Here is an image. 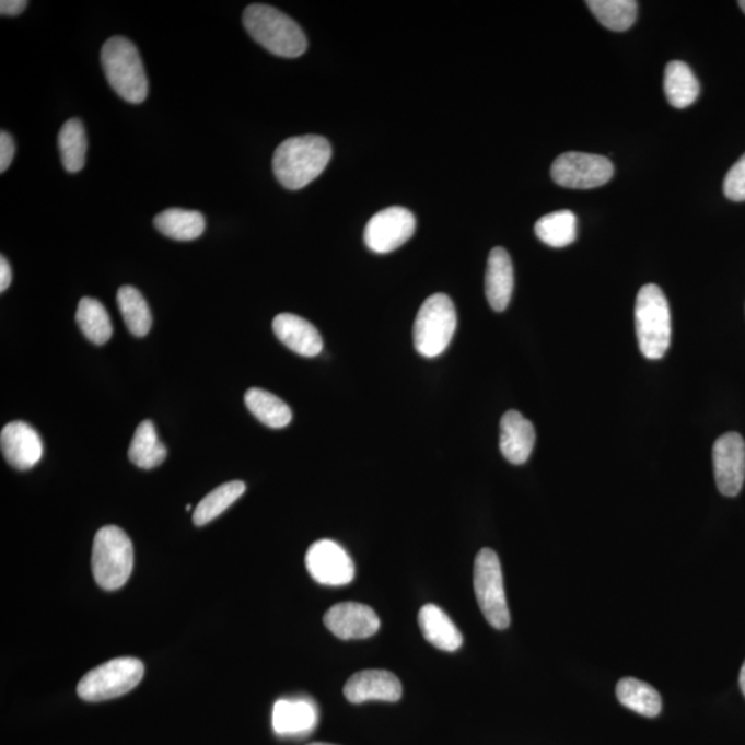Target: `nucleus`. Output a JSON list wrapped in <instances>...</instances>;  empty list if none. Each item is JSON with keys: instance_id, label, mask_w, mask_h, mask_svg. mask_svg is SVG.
I'll use <instances>...</instances> for the list:
<instances>
[{"instance_id": "obj_1", "label": "nucleus", "mask_w": 745, "mask_h": 745, "mask_svg": "<svg viewBox=\"0 0 745 745\" xmlns=\"http://www.w3.org/2000/svg\"><path fill=\"white\" fill-rule=\"evenodd\" d=\"M330 158V142L325 137H290L273 153L275 177L284 188H304L321 176L329 165Z\"/></svg>"}, {"instance_id": "obj_2", "label": "nucleus", "mask_w": 745, "mask_h": 745, "mask_svg": "<svg viewBox=\"0 0 745 745\" xmlns=\"http://www.w3.org/2000/svg\"><path fill=\"white\" fill-rule=\"evenodd\" d=\"M243 25L257 44L273 55L294 58L306 50V38L301 26L281 10L268 4H251L243 13Z\"/></svg>"}, {"instance_id": "obj_3", "label": "nucleus", "mask_w": 745, "mask_h": 745, "mask_svg": "<svg viewBox=\"0 0 745 745\" xmlns=\"http://www.w3.org/2000/svg\"><path fill=\"white\" fill-rule=\"evenodd\" d=\"M636 326L639 350L650 361L665 356L671 345V311L667 298L656 284L639 290L636 303Z\"/></svg>"}, {"instance_id": "obj_4", "label": "nucleus", "mask_w": 745, "mask_h": 745, "mask_svg": "<svg viewBox=\"0 0 745 745\" xmlns=\"http://www.w3.org/2000/svg\"><path fill=\"white\" fill-rule=\"evenodd\" d=\"M105 77L116 94L130 104H141L148 96V78L137 47L121 36L105 42L102 51Z\"/></svg>"}, {"instance_id": "obj_5", "label": "nucleus", "mask_w": 745, "mask_h": 745, "mask_svg": "<svg viewBox=\"0 0 745 745\" xmlns=\"http://www.w3.org/2000/svg\"><path fill=\"white\" fill-rule=\"evenodd\" d=\"M133 544L118 526H104L93 543L92 569L102 589L115 591L128 583L133 572Z\"/></svg>"}, {"instance_id": "obj_6", "label": "nucleus", "mask_w": 745, "mask_h": 745, "mask_svg": "<svg viewBox=\"0 0 745 745\" xmlns=\"http://www.w3.org/2000/svg\"><path fill=\"white\" fill-rule=\"evenodd\" d=\"M457 327V313L449 295L432 294L415 321V348L421 357L436 358L446 351Z\"/></svg>"}, {"instance_id": "obj_7", "label": "nucleus", "mask_w": 745, "mask_h": 745, "mask_svg": "<svg viewBox=\"0 0 745 745\" xmlns=\"http://www.w3.org/2000/svg\"><path fill=\"white\" fill-rule=\"evenodd\" d=\"M144 676V664L139 659L119 657L89 671L78 685L84 701L97 702L129 694Z\"/></svg>"}, {"instance_id": "obj_8", "label": "nucleus", "mask_w": 745, "mask_h": 745, "mask_svg": "<svg viewBox=\"0 0 745 745\" xmlns=\"http://www.w3.org/2000/svg\"><path fill=\"white\" fill-rule=\"evenodd\" d=\"M474 589L480 612L496 630L510 627L511 615L507 605L503 570L493 549L484 548L475 558Z\"/></svg>"}, {"instance_id": "obj_9", "label": "nucleus", "mask_w": 745, "mask_h": 745, "mask_svg": "<svg viewBox=\"0 0 745 745\" xmlns=\"http://www.w3.org/2000/svg\"><path fill=\"white\" fill-rule=\"evenodd\" d=\"M615 166L605 156L594 153L567 152L555 160L554 182L564 188L590 189L610 182Z\"/></svg>"}, {"instance_id": "obj_10", "label": "nucleus", "mask_w": 745, "mask_h": 745, "mask_svg": "<svg viewBox=\"0 0 745 745\" xmlns=\"http://www.w3.org/2000/svg\"><path fill=\"white\" fill-rule=\"evenodd\" d=\"M416 231V217L410 210L393 206L374 214L364 229V243L374 253L385 255L405 245Z\"/></svg>"}, {"instance_id": "obj_11", "label": "nucleus", "mask_w": 745, "mask_h": 745, "mask_svg": "<svg viewBox=\"0 0 745 745\" xmlns=\"http://www.w3.org/2000/svg\"><path fill=\"white\" fill-rule=\"evenodd\" d=\"M311 578L324 585H346L356 578V564L346 549L333 540H319L305 555Z\"/></svg>"}, {"instance_id": "obj_12", "label": "nucleus", "mask_w": 745, "mask_h": 745, "mask_svg": "<svg viewBox=\"0 0 745 745\" xmlns=\"http://www.w3.org/2000/svg\"><path fill=\"white\" fill-rule=\"evenodd\" d=\"M713 474L723 496L736 497L745 480V442L736 432L718 438L712 449Z\"/></svg>"}, {"instance_id": "obj_13", "label": "nucleus", "mask_w": 745, "mask_h": 745, "mask_svg": "<svg viewBox=\"0 0 745 745\" xmlns=\"http://www.w3.org/2000/svg\"><path fill=\"white\" fill-rule=\"evenodd\" d=\"M324 621L327 630L345 641L373 637L380 630L377 613L357 602H342L331 606L326 612Z\"/></svg>"}, {"instance_id": "obj_14", "label": "nucleus", "mask_w": 745, "mask_h": 745, "mask_svg": "<svg viewBox=\"0 0 745 745\" xmlns=\"http://www.w3.org/2000/svg\"><path fill=\"white\" fill-rule=\"evenodd\" d=\"M0 447L7 462L21 472L35 467L44 454L39 433L24 421L4 426L0 433Z\"/></svg>"}, {"instance_id": "obj_15", "label": "nucleus", "mask_w": 745, "mask_h": 745, "mask_svg": "<svg viewBox=\"0 0 745 745\" xmlns=\"http://www.w3.org/2000/svg\"><path fill=\"white\" fill-rule=\"evenodd\" d=\"M345 696L352 705L373 700L394 702L401 697V685L389 671L364 670L348 679Z\"/></svg>"}, {"instance_id": "obj_16", "label": "nucleus", "mask_w": 745, "mask_h": 745, "mask_svg": "<svg viewBox=\"0 0 745 745\" xmlns=\"http://www.w3.org/2000/svg\"><path fill=\"white\" fill-rule=\"evenodd\" d=\"M536 443L532 422L520 411L510 410L500 421V451L511 464L521 465L529 459Z\"/></svg>"}, {"instance_id": "obj_17", "label": "nucleus", "mask_w": 745, "mask_h": 745, "mask_svg": "<svg viewBox=\"0 0 745 745\" xmlns=\"http://www.w3.org/2000/svg\"><path fill=\"white\" fill-rule=\"evenodd\" d=\"M272 327L279 341L301 357L314 358L324 350L319 331L299 315L279 314L275 316Z\"/></svg>"}, {"instance_id": "obj_18", "label": "nucleus", "mask_w": 745, "mask_h": 745, "mask_svg": "<svg viewBox=\"0 0 745 745\" xmlns=\"http://www.w3.org/2000/svg\"><path fill=\"white\" fill-rule=\"evenodd\" d=\"M486 298L496 313H503L514 292V267L503 247L491 248L485 277Z\"/></svg>"}, {"instance_id": "obj_19", "label": "nucleus", "mask_w": 745, "mask_h": 745, "mask_svg": "<svg viewBox=\"0 0 745 745\" xmlns=\"http://www.w3.org/2000/svg\"><path fill=\"white\" fill-rule=\"evenodd\" d=\"M318 710L309 699H282L275 702L272 727L279 736H303L314 731Z\"/></svg>"}, {"instance_id": "obj_20", "label": "nucleus", "mask_w": 745, "mask_h": 745, "mask_svg": "<svg viewBox=\"0 0 745 745\" xmlns=\"http://www.w3.org/2000/svg\"><path fill=\"white\" fill-rule=\"evenodd\" d=\"M419 626L422 636L433 647L456 652L463 644V636L452 618L436 605H426L419 613Z\"/></svg>"}, {"instance_id": "obj_21", "label": "nucleus", "mask_w": 745, "mask_h": 745, "mask_svg": "<svg viewBox=\"0 0 745 745\" xmlns=\"http://www.w3.org/2000/svg\"><path fill=\"white\" fill-rule=\"evenodd\" d=\"M664 92L675 108H688L699 97L700 84L684 61H671L665 67Z\"/></svg>"}, {"instance_id": "obj_22", "label": "nucleus", "mask_w": 745, "mask_h": 745, "mask_svg": "<svg viewBox=\"0 0 745 745\" xmlns=\"http://www.w3.org/2000/svg\"><path fill=\"white\" fill-rule=\"evenodd\" d=\"M161 234L174 241H194L203 234L206 221L197 210L168 209L153 220Z\"/></svg>"}, {"instance_id": "obj_23", "label": "nucleus", "mask_w": 745, "mask_h": 745, "mask_svg": "<svg viewBox=\"0 0 745 745\" xmlns=\"http://www.w3.org/2000/svg\"><path fill=\"white\" fill-rule=\"evenodd\" d=\"M167 456L166 446L160 441L156 428L150 420L136 428L129 447L130 462L142 469L160 467Z\"/></svg>"}, {"instance_id": "obj_24", "label": "nucleus", "mask_w": 745, "mask_h": 745, "mask_svg": "<svg viewBox=\"0 0 745 745\" xmlns=\"http://www.w3.org/2000/svg\"><path fill=\"white\" fill-rule=\"evenodd\" d=\"M616 695L622 706L636 711L639 715L654 718L662 712V697L647 682L636 678L621 679L617 684Z\"/></svg>"}, {"instance_id": "obj_25", "label": "nucleus", "mask_w": 745, "mask_h": 745, "mask_svg": "<svg viewBox=\"0 0 745 745\" xmlns=\"http://www.w3.org/2000/svg\"><path fill=\"white\" fill-rule=\"evenodd\" d=\"M245 404L258 421L269 428H283L293 419L292 410L277 395L261 388L248 389Z\"/></svg>"}, {"instance_id": "obj_26", "label": "nucleus", "mask_w": 745, "mask_h": 745, "mask_svg": "<svg viewBox=\"0 0 745 745\" xmlns=\"http://www.w3.org/2000/svg\"><path fill=\"white\" fill-rule=\"evenodd\" d=\"M79 329L94 345L103 346L113 337L114 327L105 306L96 299L83 298L77 311Z\"/></svg>"}, {"instance_id": "obj_27", "label": "nucleus", "mask_w": 745, "mask_h": 745, "mask_svg": "<svg viewBox=\"0 0 745 745\" xmlns=\"http://www.w3.org/2000/svg\"><path fill=\"white\" fill-rule=\"evenodd\" d=\"M62 165L68 173L81 172L86 163L88 139L81 120H67L58 135Z\"/></svg>"}, {"instance_id": "obj_28", "label": "nucleus", "mask_w": 745, "mask_h": 745, "mask_svg": "<svg viewBox=\"0 0 745 745\" xmlns=\"http://www.w3.org/2000/svg\"><path fill=\"white\" fill-rule=\"evenodd\" d=\"M575 230H578V220L570 210H559L543 216L535 226L538 240L555 248L572 245L575 241Z\"/></svg>"}, {"instance_id": "obj_29", "label": "nucleus", "mask_w": 745, "mask_h": 745, "mask_svg": "<svg viewBox=\"0 0 745 745\" xmlns=\"http://www.w3.org/2000/svg\"><path fill=\"white\" fill-rule=\"evenodd\" d=\"M245 490L246 485L242 480H232V482H226L210 491L194 511L193 520L195 525H208L209 522L223 514L225 510H229L237 499H241Z\"/></svg>"}, {"instance_id": "obj_30", "label": "nucleus", "mask_w": 745, "mask_h": 745, "mask_svg": "<svg viewBox=\"0 0 745 745\" xmlns=\"http://www.w3.org/2000/svg\"><path fill=\"white\" fill-rule=\"evenodd\" d=\"M116 301L131 335L145 337L151 330L152 316L150 306L139 290L133 287H121Z\"/></svg>"}, {"instance_id": "obj_31", "label": "nucleus", "mask_w": 745, "mask_h": 745, "mask_svg": "<svg viewBox=\"0 0 745 745\" xmlns=\"http://www.w3.org/2000/svg\"><path fill=\"white\" fill-rule=\"evenodd\" d=\"M586 7L602 25L617 33L630 30L637 21L636 0H589Z\"/></svg>"}, {"instance_id": "obj_32", "label": "nucleus", "mask_w": 745, "mask_h": 745, "mask_svg": "<svg viewBox=\"0 0 745 745\" xmlns=\"http://www.w3.org/2000/svg\"><path fill=\"white\" fill-rule=\"evenodd\" d=\"M723 193L733 202H745V153L727 172Z\"/></svg>"}, {"instance_id": "obj_33", "label": "nucleus", "mask_w": 745, "mask_h": 745, "mask_svg": "<svg viewBox=\"0 0 745 745\" xmlns=\"http://www.w3.org/2000/svg\"><path fill=\"white\" fill-rule=\"evenodd\" d=\"M15 144L13 137L8 131L0 133V173L8 171L10 163L13 162Z\"/></svg>"}, {"instance_id": "obj_34", "label": "nucleus", "mask_w": 745, "mask_h": 745, "mask_svg": "<svg viewBox=\"0 0 745 745\" xmlns=\"http://www.w3.org/2000/svg\"><path fill=\"white\" fill-rule=\"evenodd\" d=\"M28 7L25 0H2L0 2V13L2 15H19Z\"/></svg>"}, {"instance_id": "obj_35", "label": "nucleus", "mask_w": 745, "mask_h": 745, "mask_svg": "<svg viewBox=\"0 0 745 745\" xmlns=\"http://www.w3.org/2000/svg\"><path fill=\"white\" fill-rule=\"evenodd\" d=\"M10 283H12V268H10V264L2 256L0 258V292H4L10 287Z\"/></svg>"}, {"instance_id": "obj_36", "label": "nucleus", "mask_w": 745, "mask_h": 745, "mask_svg": "<svg viewBox=\"0 0 745 745\" xmlns=\"http://www.w3.org/2000/svg\"><path fill=\"white\" fill-rule=\"evenodd\" d=\"M738 684L740 688H742L743 695L745 696V662L743 664L742 671H740Z\"/></svg>"}, {"instance_id": "obj_37", "label": "nucleus", "mask_w": 745, "mask_h": 745, "mask_svg": "<svg viewBox=\"0 0 745 745\" xmlns=\"http://www.w3.org/2000/svg\"><path fill=\"white\" fill-rule=\"evenodd\" d=\"M738 7H740V9H742L743 12L745 13V0H742V2H738Z\"/></svg>"}, {"instance_id": "obj_38", "label": "nucleus", "mask_w": 745, "mask_h": 745, "mask_svg": "<svg viewBox=\"0 0 745 745\" xmlns=\"http://www.w3.org/2000/svg\"><path fill=\"white\" fill-rule=\"evenodd\" d=\"M309 745H333V744H326V743H313V744H309Z\"/></svg>"}, {"instance_id": "obj_39", "label": "nucleus", "mask_w": 745, "mask_h": 745, "mask_svg": "<svg viewBox=\"0 0 745 745\" xmlns=\"http://www.w3.org/2000/svg\"><path fill=\"white\" fill-rule=\"evenodd\" d=\"M191 509H193L191 504H188V505H187V511H191Z\"/></svg>"}]
</instances>
